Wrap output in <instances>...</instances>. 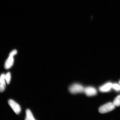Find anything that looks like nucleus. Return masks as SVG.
Returning a JSON list of instances; mask_svg holds the SVG:
<instances>
[{"label": "nucleus", "mask_w": 120, "mask_h": 120, "mask_svg": "<svg viewBox=\"0 0 120 120\" xmlns=\"http://www.w3.org/2000/svg\"><path fill=\"white\" fill-rule=\"evenodd\" d=\"M13 56L9 55L4 64V68L6 69H8L12 66L14 64V59Z\"/></svg>", "instance_id": "5"}, {"label": "nucleus", "mask_w": 120, "mask_h": 120, "mask_svg": "<svg viewBox=\"0 0 120 120\" xmlns=\"http://www.w3.org/2000/svg\"><path fill=\"white\" fill-rule=\"evenodd\" d=\"M85 87L81 85L78 83L73 84L69 88L70 92L73 94L83 93Z\"/></svg>", "instance_id": "1"}, {"label": "nucleus", "mask_w": 120, "mask_h": 120, "mask_svg": "<svg viewBox=\"0 0 120 120\" xmlns=\"http://www.w3.org/2000/svg\"><path fill=\"white\" fill-rule=\"evenodd\" d=\"M8 103L9 105L16 114L18 115L21 112V108L19 105L12 99L9 100Z\"/></svg>", "instance_id": "3"}, {"label": "nucleus", "mask_w": 120, "mask_h": 120, "mask_svg": "<svg viewBox=\"0 0 120 120\" xmlns=\"http://www.w3.org/2000/svg\"><path fill=\"white\" fill-rule=\"evenodd\" d=\"M119 83H120V81Z\"/></svg>", "instance_id": "14"}, {"label": "nucleus", "mask_w": 120, "mask_h": 120, "mask_svg": "<svg viewBox=\"0 0 120 120\" xmlns=\"http://www.w3.org/2000/svg\"><path fill=\"white\" fill-rule=\"evenodd\" d=\"M5 75L2 74L0 76V82L5 80Z\"/></svg>", "instance_id": "12"}, {"label": "nucleus", "mask_w": 120, "mask_h": 120, "mask_svg": "<svg viewBox=\"0 0 120 120\" xmlns=\"http://www.w3.org/2000/svg\"><path fill=\"white\" fill-rule=\"evenodd\" d=\"M113 104L115 106H120V94L118 95L114 100Z\"/></svg>", "instance_id": "8"}, {"label": "nucleus", "mask_w": 120, "mask_h": 120, "mask_svg": "<svg viewBox=\"0 0 120 120\" xmlns=\"http://www.w3.org/2000/svg\"><path fill=\"white\" fill-rule=\"evenodd\" d=\"M84 93L88 97L93 96L96 95L97 90L95 88L92 86H88L85 87Z\"/></svg>", "instance_id": "4"}, {"label": "nucleus", "mask_w": 120, "mask_h": 120, "mask_svg": "<svg viewBox=\"0 0 120 120\" xmlns=\"http://www.w3.org/2000/svg\"><path fill=\"white\" fill-rule=\"evenodd\" d=\"M11 79V74L10 72H8L5 75V80L8 84H9Z\"/></svg>", "instance_id": "9"}, {"label": "nucleus", "mask_w": 120, "mask_h": 120, "mask_svg": "<svg viewBox=\"0 0 120 120\" xmlns=\"http://www.w3.org/2000/svg\"><path fill=\"white\" fill-rule=\"evenodd\" d=\"M112 84L111 82H108L100 87L99 90L102 92H108L112 88Z\"/></svg>", "instance_id": "6"}, {"label": "nucleus", "mask_w": 120, "mask_h": 120, "mask_svg": "<svg viewBox=\"0 0 120 120\" xmlns=\"http://www.w3.org/2000/svg\"><path fill=\"white\" fill-rule=\"evenodd\" d=\"M17 50H15H15L12 51L10 52L9 55L14 56L15 55L17 54Z\"/></svg>", "instance_id": "13"}, {"label": "nucleus", "mask_w": 120, "mask_h": 120, "mask_svg": "<svg viewBox=\"0 0 120 120\" xmlns=\"http://www.w3.org/2000/svg\"><path fill=\"white\" fill-rule=\"evenodd\" d=\"M112 88L117 91H120V85L116 83L112 84Z\"/></svg>", "instance_id": "11"}, {"label": "nucleus", "mask_w": 120, "mask_h": 120, "mask_svg": "<svg viewBox=\"0 0 120 120\" xmlns=\"http://www.w3.org/2000/svg\"><path fill=\"white\" fill-rule=\"evenodd\" d=\"M5 80L0 82V92H2L5 89L6 86Z\"/></svg>", "instance_id": "10"}, {"label": "nucleus", "mask_w": 120, "mask_h": 120, "mask_svg": "<svg viewBox=\"0 0 120 120\" xmlns=\"http://www.w3.org/2000/svg\"><path fill=\"white\" fill-rule=\"evenodd\" d=\"M26 120H35L33 114L31 111L29 109H27L26 111Z\"/></svg>", "instance_id": "7"}, {"label": "nucleus", "mask_w": 120, "mask_h": 120, "mask_svg": "<svg viewBox=\"0 0 120 120\" xmlns=\"http://www.w3.org/2000/svg\"><path fill=\"white\" fill-rule=\"evenodd\" d=\"M115 107L113 103H108L100 107L99 109V112L101 113H107L113 110Z\"/></svg>", "instance_id": "2"}]
</instances>
